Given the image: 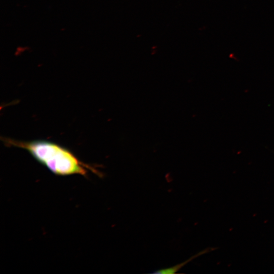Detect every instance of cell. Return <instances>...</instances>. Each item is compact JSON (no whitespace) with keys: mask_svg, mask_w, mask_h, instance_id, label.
Masks as SVG:
<instances>
[{"mask_svg":"<svg viewBox=\"0 0 274 274\" xmlns=\"http://www.w3.org/2000/svg\"><path fill=\"white\" fill-rule=\"evenodd\" d=\"M6 145L23 149L50 172L58 176H86L93 168L80 161L72 152L46 141H21L4 138Z\"/></svg>","mask_w":274,"mask_h":274,"instance_id":"obj_1","label":"cell"},{"mask_svg":"<svg viewBox=\"0 0 274 274\" xmlns=\"http://www.w3.org/2000/svg\"><path fill=\"white\" fill-rule=\"evenodd\" d=\"M206 252L207 250H203L198 253L195 254V255L192 256L189 258L187 259L186 260L182 262V263H179L170 267L158 269L156 271H154V273L159 274H168L176 273L187 263L191 262L192 260H193L194 259L196 258L198 256H199L200 255L203 254L204 253H206Z\"/></svg>","mask_w":274,"mask_h":274,"instance_id":"obj_2","label":"cell"}]
</instances>
